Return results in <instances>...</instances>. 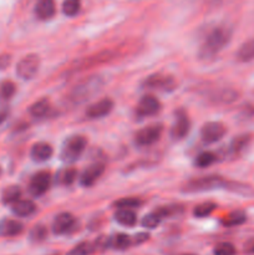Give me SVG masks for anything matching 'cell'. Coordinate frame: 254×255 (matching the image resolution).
<instances>
[{
	"label": "cell",
	"mask_w": 254,
	"mask_h": 255,
	"mask_svg": "<svg viewBox=\"0 0 254 255\" xmlns=\"http://www.w3.org/2000/svg\"><path fill=\"white\" fill-rule=\"evenodd\" d=\"M232 37V30L227 26H217L209 31L207 35L206 41L202 45L199 56L202 59H209L218 54L221 50L228 45Z\"/></svg>",
	"instance_id": "cell-1"
},
{
	"label": "cell",
	"mask_w": 254,
	"mask_h": 255,
	"mask_svg": "<svg viewBox=\"0 0 254 255\" xmlns=\"http://www.w3.org/2000/svg\"><path fill=\"white\" fill-rule=\"evenodd\" d=\"M226 184L227 182L219 176H204L187 182L183 191L188 193H199V192H208L222 188Z\"/></svg>",
	"instance_id": "cell-2"
},
{
	"label": "cell",
	"mask_w": 254,
	"mask_h": 255,
	"mask_svg": "<svg viewBox=\"0 0 254 255\" xmlns=\"http://www.w3.org/2000/svg\"><path fill=\"white\" fill-rule=\"evenodd\" d=\"M87 141L84 136H80V134H75V136L69 137V138L65 141L64 146L61 149V158L65 162H75L76 159H79V157L81 156L82 152L86 148Z\"/></svg>",
	"instance_id": "cell-3"
},
{
	"label": "cell",
	"mask_w": 254,
	"mask_h": 255,
	"mask_svg": "<svg viewBox=\"0 0 254 255\" xmlns=\"http://www.w3.org/2000/svg\"><path fill=\"white\" fill-rule=\"evenodd\" d=\"M40 59L37 55H26L16 65V75L22 80H30L39 71Z\"/></svg>",
	"instance_id": "cell-4"
},
{
	"label": "cell",
	"mask_w": 254,
	"mask_h": 255,
	"mask_svg": "<svg viewBox=\"0 0 254 255\" xmlns=\"http://www.w3.org/2000/svg\"><path fill=\"white\" fill-rule=\"evenodd\" d=\"M162 128L161 125H151V126H147L144 128H141L134 136V142L138 146H151L154 142H157L161 137Z\"/></svg>",
	"instance_id": "cell-5"
},
{
	"label": "cell",
	"mask_w": 254,
	"mask_h": 255,
	"mask_svg": "<svg viewBox=\"0 0 254 255\" xmlns=\"http://www.w3.org/2000/svg\"><path fill=\"white\" fill-rule=\"evenodd\" d=\"M227 128L221 122H207L201 129V137L207 143H214L221 141L226 134Z\"/></svg>",
	"instance_id": "cell-6"
},
{
	"label": "cell",
	"mask_w": 254,
	"mask_h": 255,
	"mask_svg": "<svg viewBox=\"0 0 254 255\" xmlns=\"http://www.w3.org/2000/svg\"><path fill=\"white\" fill-rule=\"evenodd\" d=\"M50 183H51V176L49 172L41 171L34 174L29 184V192L34 197H40L47 192Z\"/></svg>",
	"instance_id": "cell-7"
},
{
	"label": "cell",
	"mask_w": 254,
	"mask_h": 255,
	"mask_svg": "<svg viewBox=\"0 0 254 255\" xmlns=\"http://www.w3.org/2000/svg\"><path fill=\"white\" fill-rule=\"evenodd\" d=\"M176 86V82L171 76L167 75H151L144 81V87L149 90H158V91H172Z\"/></svg>",
	"instance_id": "cell-8"
},
{
	"label": "cell",
	"mask_w": 254,
	"mask_h": 255,
	"mask_svg": "<svg viewBox=\"0 0 254 255\" xmlns=\"http://www.w3.org/2000/svg\"><path fill=\"white\" fill-rule=\"evenodd\" d=\"M112 109H114V101L111 99H102L87 107L86 116L90 120L102 119L107 116L112 111Z\"/></svg>",
	"instance_id": "cell-9"
},
{
	"label": "cell",
	"mask_w": 254,
	"mask_h": 255,
	"mask_svg": "<svg viewBox=\"0 0 254 255\" xmlns=\"http://www.w3.org/2000/svg\"><path fill=\"white\" fill-rule=\"evenodd\" d=\"M191 129V122L188 116L184 111L177 112L176 121L171 128V136L173 139H182L187 136V133Z\"/></svg>",
	"instance_id": "cell-10"
},
{
	"label": "cell",
	"mask_w": 254,
	"mask_h": 255,
	"mask_svg": "<svg viewBox=\"0 0 254 255\" xmlns=\"http://www.w3.org/2000/svg\"><path fill=\"white\" fill-rule=\"evenodd\" d=\"M159 110H161V104L156 97L151 96V95H146L142 97L138 102V107H137V112L142 117L153 116Z\"/></svg>",
	"instance_id": "cell-11"
},
{
	"label": "cell",
	"mask_w": 254,
	"mask_h": 255,
	"mask_svg": "<svg viewBox=\"0 0 254 255\" xmlns=\"http://www.w3.org/2000/svg\"><path fill=\"white\" fill-rule=\"evenodd\" d=\"M105 164L104 163H95L87 167L80 176V183L84 187H91L100 177L104 174Z\"/></svg>",
	"instance_id": "cell-12"
},
{
	"label": "cell",
	"mask_w": 254,
	"mask_h": 255,
	"mask_svg": "<svg viewBox=\"0 0 254 255\" xmlns=\"http://www.w3.org/2000/svg\"><path fill=\"white\" fill-rule=\"evenodd\" d=\"M75 224V218L70 213H61L55 217L52 223V232L55 234H65L71 231Z\"/></svg>",
	"instance_id": "cell-13"
},
{
	"label": "cell",
	"mask_w": 254,
	"mask_h": 255,
	"mask_svg": "<svg viewBox=\"0 0 254 255\" xmlns=\"http://www.w3.org/2000/svg\"><path fill=\"white\" fill-rule=\"evenodd\" d=\"M54 149L46 142H37L31 147L30 156L35 162H45L51 158Z\"/></svg>",
	"instance_id": "cell-14"
},
{
	"label": "cell",
	"mask_w": 254,
	"mask_h": 255,
	"mask_svg": "<svg viewBox=\"0 0 254 255\" xmlns=\"http://www.w3.org/2000/svg\"><path fill=\"white\" fill-rule=\"evenodd\" d=\"M11 212L15 216L24 218V217H30L34 214L36 212V206L34 202L29 199H19L14 204H11Z\"/></svg>",
	"instance_id": "cell-15"
},
{
	"label": "cell",
	"mask_w": 254,
	"mask_h": 255,
	"mask_svg": "<svg viewBox=\"0 0 254 255\" xmlns=\"http://www.w3.org/2000/svg\"><path fill=\"white\" fill-rule=\"evenodd\" d=\"M56 11V6H55L54 0H39L35 6V12L36 16L41 20H49L51 19Z\"/></svg>",
	"instance_id": "cell-16"
},
{
	"label": "cell",
	"mask_w": 254,
	"mask_h": 255,
	"mask_svg": "<svg viewBox=\"0 0 254 255\" xmlns=\"http://www.w3.org/2000/svg\"><path fill=\"white\" fill-rule=\"evenodd\" d=\"M115 221L125 227H133L137 222V217L132 209L121 208L115 213Z\"/></svg>",
	"instance_id": "cell-17"
},
{
	"label": "cell",
	"mask_w": 254,
	"mask_h": 255,
	"mask_svg": "<svg viewBox=\"0 0 254 255\" xmlns=\"http://www.w3.org/2000/svg\"><path fill=\"white\" fill-rule=\"evenodd\" d=\"M96 86H99V80H89L85 85L75 89L74 99L77 101L87 99V96H90L96 90Z\"/></svg>",
	"instance_id": "cell-18"
},
{
	"label": "cell",
	"mask_w": 254,
	"mask_h": 255,
	"mask_svg": "<svg viewBox=\"0 0 254 255\" xmlns=\"http://www.w3.org/2000/svg\"><path fill=\"white\" fill-rule=\"evenodd\" d=\"M237 59L242 62H251L254 60V39L248 40L237 51Z\"/></svg>",
	"instance_id": "cell-19"
},
{
	"label": "cell",
	"mask_w": 254,
	"mask_h": 255,
	"mask_svg": "<svg viewBox=\"0 0 254 255\" xmlns=\"http://www.w3.org/2000/svg\"><path fill=\"white\" fill-rule=\"evenodd\" d=\"M132 244V238L127 234H115L112 238H110L109 246L111 248L117 249V251H125Z\"/></svg>",
	"instance_id": "cell-20"
},
{
	"label": "cell",
	"mask_w": 254,
	"mask_h": 255,
	"mask_svg": "<svg viewBox=\"0 0 254 255\" xmlns=\"http://www.w3.org/2000/svg\"><path fill=\"white\" fill-rule=\"evenodd\" d=\"M22 229H24V226L20 222L14 221V219H6L1 226V233L6 237H15L21 233Z\"/></svg>",
	"instance_id": "cell-21"
},
{
	"label": "cell",
	"mask_w": 254,
	"mask_h": 255,
	"mask_svg": "<svg viewBox=\"0 0 254 255\" xmlns=\"http://www.w3.org/2000/svg\"><path fill=\"white\" fill-rule=\"evenodd\" d=\"M21 197V189L19 186H9L4 189L1 194V201L4 204H14Z\"/></svg>",
	"instance_id": "cell-22"
},
{
	"label": "cell",
	"mask_w": 254,
	"mask_h": 255,
	"mask_svg": "<svg viewBox=\"0 0 254 255\" xmlns=\"http://www.w3.org/2000/svg\"><path fill=\"white\" fill-rule=\"evenodd\" d=\"M50 110V104L46 99H41L39 101L34 102V104L30 106L29 114L31 115L32 117H36V119H40V117H44L45 115L49 112Z\"/></svg>",
	"instance_id": "cell-23"
},
{
	"label": "cell",
	"mask_w": 254,
	"mask_h": 255,
	"mask_svg": "<svg viewBox=\"0 0 254 255\" xmlns=\"http://www.w3.org/2000/svg\"><path fill=\"white\" fill-rule=\"evenodd\" d=\"M16 92V86L10 80H4L0 81V101L5 102L9 101Z\"/></svg>",
	"instance_id": "cell-24"
},
{
	"label": "cell",
	"mask_w": 254,
	"mask_h": 255,
	"mask_svg": "<svg viewBox=\"0 0 254 255\" xmlns=\"http://www.w3.org/2000/svg\"><path fill=\"white\" fill-rule=\"evenodd\" d=\"M77 177V172L75 168H71V167H66V168L61 169L57 174V181H59L60 184L62 186H70L75 182Z\"/></svg>",
	"instance_id": "cell-25"
},
{
	"label": "cell",
	"mask_w": 254,
	"mask_h": 255,
	"mask_svg": "<svg viewBox=\"0 0 254 255\" xmlns=\"http://www.w3.org/2000/svg\"><path fill=\"white\" fill-rule=\"evenodd\" d=\"M81 9V0H64L62 2V11L66 16H75L79 14Z\"/></svg>",
	"instance_id": "cell-26"
},
{
	"label": "cell",
	"mask_w": 254,
	"mask_h": 255,
	"mask_svg": "<svg viewBox=\"0 0 254 255\" xmlns=\"http://www.w3.org/2000/svg\"><path fill=\"white\" fill-rule=\"evenodd\" d=\"M217 157L216 154L212 153V152H202L198 156L196 157V161H194V164L199 168H206V167H209L211 164H213L216 162Z\"/></svg>",
	"instance_id": "cell-27"
},
{
	"label": "cell",
	"mask_w": 254,
	"mask_h": 255,
	"mask_svg": "<svg viewBox=\"0 0 254 255\" xmlns=\"http://www.w3.org/2000/svg\"><path fill=\"white\" fill-rule=\"evenodd\" d=\"M247 216L244 212L242 211H236L233 213L229 214L226 219L223 221V224L227 227H236L239 226V224H243L246 222Z\"/></svg>",
	"instance_id": "cell-28"
},
{
	"label": "cell",
	"mask_w": 254,
	"mask_h": 255,
	"mask_svg": "<svg viewBox=\"0 0 254 255\" xmlns=\"http://www.w3.org/2000/svg\"><path fill=\"white\" fill-rule=\"evenodd\" d=\"M161 221H162L161 214L156 211V212H153V213H149V214H147V216H144L141 223H142V227H144V228L153 229V228H156L159 223H161Z\"/></svg>",
	"instance_id": "cell-29"
},
{
	"label": "cell",
	"mask_w": 254,
	"mask_h": 255,
	"mask_svg": "<svg viewBox=\"0 0 254 255\" xmlns=\"http://www.w3.org/2000/svg\"><path fill=\"white\" fill-rule=\"evenodd\" d=\"M216 204L212 203V202H204V203L198 204V206L194 208V216L198 217V218H204V217L212 214V212L216 209Z\"/></svg>",
	"instance_id": "cell-30"
},
{
	"label": "cell",
	"mask_w": 254,
	"mask_h": 255,
	"mask_svg": "<svg viewBox=\"0 0 254 255\" xmlns=\"http://www.w3.org/2000/svg\"><path fill=\"white\" fill-rule=\"evenodd\" d=\"M141 203L142 202L139 201V199L133 198V197H127V198L119 199V201L115 203V207L119 209H121V208L132 209V208H136V207H138Z\"/></svg>",
	"instance_id": "cell-31"
},
{
	"label": "cell",
	"mask_w": 254,
	"mask_h": 255,
	"mask_svg": "<svg viewBox=\"0 0 254 255\" xmlns=\"http://www.w3.org/2000/svg\"><path fill=\"white\" fill-rule=\"evenodd\" d=\"M47 236V229L44 226L39 224V226H35L34 228L30 231V239L32 242H42Z\"/></svg>",
	"instance_id": "cell-32"
},
{
	"label": "cell",
	"mask_w": 254,
	"mask_h": 255,
	"mask_svg": "<svg viewBox=\"0 0 254 255\" xmlns=\"http://www.w3.org/2000/svg\"><path fill=\"white\" fill-rule=\"evenodd\" d=\"M94 252V246L90 243H81L75 247L67 253V255H90Z\"/></svg>",
	"instance_id": "cell-33"
},
{
	"label": "cell",
	"mask_w": 254,
	"mask_h": 255,
	"mask_svg": "<svg viewBox=\"0 0 254 255\" xmlns=\"http://www.w3.org/2000/svg\"><path fill=\"white\" fill-rule=\"evenodd\" d=\"M236 248L231 243H221L214 248V255H234Z\"/></svg>",
	"instance_id": "cell-34"
},
{
	"label": "cell",
	"mask_w": 254,
	"mask_h": 255,
	"mask_svg": "<svg viewBox=\"0 0 254 255\" xmlns=\"http://www.w3.org/2000/svg\"><path fill=\"white\" fill-rule=\"evenodd\" d=\"M249 137L248 136H238L237 138L233 139L231 144V148L233 149L234 152H239L244 148V147L248 144Z\"/></svg>",
	"instance_id": "cell-35"
},
{
	"label": "cell",
	"mask_w": 254,
	"mask_h": 255,
	"mask_svg": "<svg viewBox=\"0 0 254 255\" xmlns=\"http://www.w3.org/2000/svg\"><path fill=\"white\" fill-rule=\"evenodd\" d=\"M11 62V56L7 54L0 55V70H5Z\"/></svg>",
	"instance_id": "cell-36"
},
{
	"label": "cell",
	"mask_w": 254,
	"mask_h": 255,
	"mask_svg": "<svg viewBox=\"0 0 254 255\" xmlns=\"http://www.w3.org/2000/svg\"><path fill=\"white\" fill-rule=\"evenodd\" d=\"M148 237L149 236L147 233H139L137 236H134V238H132V243H143V242H146L148 239Z\"/></svg>",
	"instance_id": "cell-37"
},
{
	"label": "cell",
	"mask_w": 254,
	"mask_h": 255,
	"mask_svg": "<svg viewBox=\"0 0 254 255\" xmlns=\"http://www.w3.org/2000/svg\"><path fill=\"white\" fill-rule=\"evenodd\" d=\"M7 116H9V110L6 107H0V124H2L7 119Z\"/></svg>",
	"instance_id": "cell-38"
},
{
	"label": "cell",
	"mask_w": 254,
	"mask_h": 255,
	"mask_svg": "<svg viewBox=\"0 0 254 255\" xmlns=\"http://www.w3.org/2000/svg\"><path fill=\"white\" fill-rule=\"evenodd\" d=\"M0 174H1V167H0Z\"/></svg>",
	"instance_id": "cell-39"
},
{
	"label": "cell",
	"mask_w": 254,
	"mask_h": 255,
	"mask_svg": "<svg viewBox=\"0 0 254 255\" xmlns=\"http://www.w3.org/2000/svg\"><path fill=\"white\" fill-rule=\"evenodd\" d=\"M187 255H191V254H187Z\"/></svg>",
	"instance_id": "cell-40"
},
{
	"label": "cell",
	"mask_w": 254,
	"mask_h": 255,
	"mask_svg": "<svg viewBox=\"0 0 254 255\" xmlns=\"http://www.w3.org/2000/svg\"><path fill=\"white\" fill-rule=\"evenodd\" d=\"M253 251H254V248H253Z\"/></svg>",
	"instance_id": "cell-41"
}]
</instances>
